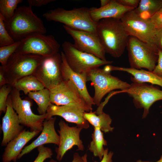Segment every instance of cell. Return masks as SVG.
Returning <instances> with one entry per match:
<instances>
[{"label":"cell","instance_id":"6da1fadb","mask_svg":"<svg viewBox=\"0 0 162 162\" xmlns=\"http://www.w3.org/2000/svg\"><path fill=\"white\" fill-rule=\"evenodd\" d=\"M96 33L106 53L115 58L122 55L129 35L120 19L106 18L100 20L97 22Z\"/></svg>","mask_w":162,"mask_h":162},{"label":"cell","instance_id":"277c9868","mask_svg":"<svg viewBox=\"0 0 162 162\" xmlns=\"http://www.w3.org/2000/svg\"><path fill=\"white\" fill-rule=\"evenodd\" d=\"M43 57L33 54L14 52L5 66H0L4 75L7 84L13 86L20 79L33 74Z\"/></svg>","mask_w":162,"mask_h":162},{"label":"cell","instance_id":"7bdbcfd3","mask_svg":"<svg viewBox=\"0 0 162 162\" xmlns=\"http://www.w3.org/2000/svg\"><path fill=\"white\" fill-rule=\"evenodd\" d=\"M136 162H150V161H142L141 160H137ZM157 162V161L156 162Z\"/></svg>","mask_w":162,"mask_h":162},{"label":"cell","instance_id":"3957f363","mask_svg":"<svg viewBox=\"0 0 162 162\" xmlns=\"http://www.w3.org/2000/svg\"><path fill=\"white\" fill-rule=\"evenodd\" d=\"M90 8L85 7L67 10L58 8L48 11L43 16L48 21H53L64 24L71 28L97 34V22L91 18Z\"/></svg>","mask_w":162,"mask_h":162},{"label":"cell","instance_id":"8d00e7d4","mask_svg":"<svg viewBox=\"0 0 162 162\" xmlns=\"http://www.w3.org/2000/svg\"><path fill=\"white\" fill-rule=\"evenodd\" d=\"M55 0H28L29 5L32 6L40 7L54 2Z\"/></svg>","mask_w":162,"mask_h":162},{"label":"cell","instance_id":"60d3db41","mask_svg":"<svg viewBox=\"0 0 162 162\" xmlns=\"http://www.w3.org/2000/svg\"><path fill=\"white\" fill-rule=\"evenodd\" d=\"M110 0H100V7L106 5L110 2Z\"/></svg>","mask_w":162,"mask_h":162},{"label":"cell","instance_id":"d6a6232c","mask_svg":"<svg viewBox=\"0 0 162 162\" xmlns=\"http://www.w3.org/2000/svg\"><path fill=\"white\" fill-rule=\"evenodd\" d=\"M152 23L158 29L162 28V7L149 19Z\"/></svg>","mask_w":162,"mask_h":162},{"label":"cell","instance_id":"d6986e66","mask_svg":"<svg viewBox=\"0 0 162 162\" xmlns=\"http://www.w3.org/2000/svg\"><path fill=\"white\" fill-rule=\"evenodd\" d=\"M56 119V117H54L45 120L43 122V129L40 135L30 144L23 148L17 159H20L35 148L44 144L52 143L58 146L59 136L57 133L55 128Z\"/></svg>","mask_w":162,"mask_h":162},{"label":"cell","instance_id":"ac0fdd59","mask_svg":"<svg viewBox=\"0 0 162 162\" xmlns=\"http://www.w3.org/2000/svg\"><path fill=\"white\" fill-rule=\"evenodd\" d=\"M62 58L61 71L63 80H70L74 84L88 106L92 108L95 105L93 98L88 93L86 86L87 74H79L73 71L68 65L63 52H61Z\"/></svg>","mask_w":162,"mask_h":162},{"label":"cell","instance_id":"b9f144b4","mask_svg":"<svg viewBox=\"0 0 162 162\" xmlns=\"http://www.w3.org/2000/svg\"><path fill=\"white\" fill-rule=\"evenodd\" d=\"M157 162H162V154L161 155L160 159L158 160L157 161Z\"/></svg>","mask_w":162,"mask_h":162},{"label":"cell","instance_id":"e575fe53","mask_svg":"<svg viewBox=\"0 0 162 162\" xmlns=\"http://www.w3.org/2000/svg\"><path fill=\"white\" fill-rule=\"evenodd\" d=\"M158 56L157 64L152 71L162 77V51L160 49L158 50Z\"/></svg>","mask_w":162,"mask_h":162},{"label":"cell","instance_id":"74e56055","mask_svg":"<svg viewBox=\"0 0 162 162\" xmlns=\"http://www.w3.org/2000/svg\"><path fill=\"white\" fill-rule=\"evenodd\" d=\"M156 40L158 49L162 51V28L158 30L156 35Z\"/></svg>","mask_w":162,"mask_h":162},{"label":"cell","instance_id":"4dcf8cb0","mask_svg":"<svg viewBox=\"0 0 162 162\" xmlns=\"http://www.w3.org/2000/svg\"><path fill=\"white\" fill-rule=\"evenodd\" d=\"M13 87L6 84L0 88V115L3 112L5 113L7 109V102Z\"/></svg>","mask_w":162,"mask_h":162},{"label":"cell","instance_id":"9a60e30c","mask_svg":"<svg viewBox=\"0 0 162 162\" xmlns=\"http://www.w3.org/2000/svg\"><path fill=\"white\" fill-rule=\"evenodd\" d=\"M58 125L59 130L58 131L59 134V142L55 151L57 160L61 161L66 153L74 146H76L77 150L81 151H83L84 148L80 136L82 128L77 125L70 127L62 120L58 122Z\"/></svg>","mask_w":162,"mask_h":162},{"label":"cell","instance_id":"5bb4252c","mask_svg":"<svg viewBox=\"0 0 162 162\" xmlns=\"http://www.w3.org/2000/svg\"><path fill=\"white\" fill-rule=\"evenodd\" d=\"M92 108L79 104H70L62 106H57L50 103L46 112L45 119L48 120L53 116H61L69 122L76 124L83 129L89 127V122L84 118L86 112L92 111Z\"/></svg>","mask_w":162,"mask_h":162},{"label":"cell","instance_id":"2e32d148","mask_svg":"<svg viewBox=\"0 0 162 162\" xmlns=\"http://www.w3.org/2000/svg\"><path fill=\"white\" fill-rule=\"evenodd\" d=\"M50 90V102L52 104L62 106L79 104L89 106L70 80H63L58 86Z\"/></svg>","mask_w":162,"mask_h":162},{"label":"cell","instance_id":"d4e9b609","mask_svg":"<svg viewBox=\"0 0 162 162\" xmlns=\"http://www.w3.org/2000/svg\"><path fill=\"white\" fill-rule=\"evenodd\" d=\"M162 7V0H140L134 11L141 17L149 19Z\"/></svg>","mask_w":162,"mask_h":162},{"label":"cell","instance_id":"f546056e","mask_svg":"<svg viewBox=\"0 0 162 162\" xmlns=\"http://www.w3.org/2000/svg\"><path fill=\"white\" fill-rule=\"evenodd\" d=\"M15 42L7 30L4 19L0 14V47L12 44Z\"/></svg>","mask_w":162,"mask_h":162},{"label":"cell","instance_id":"7a4b0ae2","mask_svg":"<svg viewBox=\"0 0 162 162\" xmlns=\"http://www.w3.org/2000/svg\"><path fill=\"white\" fill-rule=\"evenodd\" d=\"M4 23L7 30L15 41L33 34H44L46 32L42 21L29 5L18 7L13 16Z\"/></svg>","mask_w":162,"mask_h":162},{"label":"cell","instance_id":"ffe728a7","mask_svg":"<svg viewBox=\"0 0 162 162\" xmlns=\"http://www.w3.org/2000/svg\"><path fill=\"white\" fill-rule=\"evenodd\" d=\"M40 132L23 130L16 137L9 142L5 148L2 155L3 162H16L18 156L24 147Z\"/></svg>","mask_w":162,"mask_h":162},{"label":"cell","instance_id":"e0dca14e","mask_svg":"<svg viewBox=\"0 0 162 162\" xmlns=\"http://www.w3.org/2000/svg\"><path fill=\"white\" fill-rule=\"evenodd\" d=\"M2 122L1 129L3 136L1 145L3 146H6L23 130L18 115L13 107L10 94L7 99L6 110Z\"/></svg>","mask_w":162,"mask_h":162},{"label":"cell","instance_id":"ba28073f","mask_svg":"<svg viewBox=\"0 0 162 162\" xmlns=\"http://www.w3.org/2000/svg\"><path fill=\"white\" fill-rule=\"evenodd\" d=\"M62 46L68 65L78 73L87 74L92 69L113 62L103 60L94 55L81 51L69 41L64 42Z\"/></svg>","mask_w":162,"mask_h":162},{"label":"cell","instance_id":"52a82bcc","mask_svg":"<svg viewBox=\"0 0 162 162\" xmlns=\"http://www.w3.org/2000/svg\"><path fill=\"white\" fill-rule=\"evenodd\" d=\"M87 80L92 82L94 89L93 97L94 105L99 106L104 97L108 93L116 89L122 91L129 88L130 84L111 74V72L99 68L87 73Z\"/></svg>","mask_w":162,"mask_h":162},{"label":"cell","instance_id":"484cf974","mask_svg":"<svg viewBox=\"0 0 162 162\" xmlns=\"http://www.w3.org/2000/svg\"><path fill=\"white\" fill-rule=\"evenodd\" d=\"M92 140L89 145L88 149L94 157H98L101 160L103 157L105 149L104 146L107 145L103 133L99 128H94L92 134Z\"/></svg>","mask_w":162,"mask_h":162},{"label":"cell","instance_id":"4fadbf2b","mask_svg":"<svg viewBox=\"0 0 162 162\" xmlns=\"http://www.w3.org/2000/svg\"><path fill=\"white\" fill-rule=\"evenodd\" d=\"M63 27L73 38L74 44L77 49L94 55L103 60H107L105 50L97 34L73 29L64 25Z\"/></svg>","mask_w":162,"mask_h":162},{"label":"cell","instance_id":"d590c367","mask_svg":"<svg viewBox=\"0 0 162 162\" xmlns=\"http://www.w3.org/2000/svg\"><path fill=\"white\" fill-rule=\"evenodd\" d=\"M121 4L131 7L134 9L136 8L139 4L140 0H116Z\"/></svg>","mask_w":162,"mask_h":162},{"label":"cell","instance_id":"1f68e13d","mask_svg":"<svg viewBox=\"0 0 162 162\" xmlns=\"http://www.w3.org/2000/svg\"><path fill=\"white\" fill-rule=\"evenodd\" d=\"M38 155L33 162H44L46 159L51 158L53 155L52 149L44 145L37 148Z\"/></svg>","mask_w":162,"mask_h":162},{"label":"cell","instance_id":"4316f807","mask_svg":"<svg viewBox=\"0 0 162 162\" xmlns=\"http://www.w3.org/2000/svg\"><path fill=\"white\" fill-rule=\"evenodd\" d=\"M28 98L34 100L38 106V111L40 115L46 113L47 109L51 103L50 90L46 88L29 92Z\"/></svg>","mask_w":162,"mask_h":162},{"label":"cell","instance_id":"cb8c5ba5","mask_svg":"<svg viewBox=\"0 0 162 162\" xmlns=\"http://www.w3.org/2000/svg\"><path fill=\"white\" fill-rule=\"evenodd\" d=\"M13 87L20 92H23L25 94L45 88L41 82L32 74L20 79L15 83Z\"/></svg>","mask_w":162,"mask_h":162},{"label":"cell","instance_id":"f1b7e54d","mask_svg":"<svg viewBox=\"0 0 162 162\" xmlns=\"http://www.w3.org/2000/svg\"><path fill=\"white\" fill-rule=\"evenodd\" d=\"M20 41H15L13 44L0 47V62L1 66H5L10 57L15 52L19 46Z\"/></svg>","mask_w":162,"mask_h":162},{"label":"cell","instance_id":"ab89813d","mask_svg":"<svg viewBox=\"0 0 162 162\" xmlns=\"http://www.w3.org/2000/svg\"><path fill=\"white\" fill-rule=\"evenodd\" d=\"M7 84L6 79L3 71L0 68V87Z\"/></svg>","mask_w":162,"mask_h":162},{"label":"cell","instance_id":"7402d4cb","mask_svg":"<svg viewBox=\"0 0 162 162\" xmlns=\"http://www.w3.org/2000/svg\"><path fill=\"white\" fill-rule=\"evenodd\" d=\"M106 70L111 72L118 70L126 72L131 74V81L137 82L150 83L162 87V77L154 73L152 71L142 69H137L131 68L107 65L104 67Z\"/></svg>","mask_w":162,"mask_h":162},{"label":"cell","instance_id":"83f0119b","mask_svg":"<svg viewBox=\"0 0 162 162\" xmlns=\"http://www.w3.org/2000/svg\"><path fill=\"white\" fill-rule=\"evenodd\" d=\"M22 2V0H0V14L4 18V22L13 16L18 5Z\"/></svg>","mask_w":162,"mask_h":162},{"label":"cell","instance_id":"8992f818","mask_svg":"<svg viewBox=\"0 0 162 162\" xmlns=\"http://www.w3.org/2000/svg\"><path fill=\"white\" fill-rule=\"evenodd\" d=\"M120 20L129 36L136 37L158 49L156 40L158 29L149 19L141 17L132 10L126 12Z\"/></svg>","mask_w":162,"mask_h":162},{"label":"cell","instance_id":"603a6c76","mask_svg":"<svg viewBox=\"0 0 162 162\" xmlns=\"http://www.w3.org/2000/svg\"><path fill=\"white\" fill-rule=\"evenodd\" d=\"M83 116L94 128H99L102 132H112L114 129V128L111 126L112 119L109 115L103 112L98 115L95 112H86Z\"/></svg>","mask_w":162,"mask_h":162},{"label":"cell","instance_id":"5b68a950","mask_svg":"<svg viewBox=\"0 0 162 162\" xmlns=\"http://www.w3.org/2000/svg\"><path fill=\"white\" fill-rule=\"evenodd\" d=\"M126 48L130 68L152 71L158 59V49L136 37L129 36Z\"/></svg>","mask_w":162,"mask_h":162},{"label":"cell","instance_id":"7c38bea8","mask_svg":"<svg viewBox=\"0 0 162 162\" xmlns=\"http://www.w3.org/2000/svg\"><path fill=\"white\" fill-rule=\"evenodd\" d=\"M62 58L58 52L53 55L44 57L32 75L49 90L63 80L61 71Z\"/></svg>","mask_w":162,"mask_h":162},{"label":"cell","instance_id":"8fae6325","mask_svg":"<svg viewBox=\"0 0 162 162\" xmlns=\"http://www.w3.org/2000/svg\"><path fill=\"white\" fill-rule=\"evenodd\" d=\"M20 92L13 87L10 93L13 107L17 113L21 125L29 128L30 131L41 132L46 114L37 115L32 111L31 99H22Z\"/></svg>","mask_w":162,"mask_h":162},{"label":"cell","instance_id":"30bf717a","mask_svg":"<svg viewBox=\"0 0 162 162\" xmlns=\"http://www.w3.org/2000/svg\"><path fill=\"white\" fill-rule=\"evenodd\" d=\"M127 89L117 92L126 93L133 98L137 108L143 109L142 118H145L149 113L150 107L155 102L162 100V90L159 87L146 83L133 82Z\"/></svg>","mask_w":162,"mask_h":162},{"label":"cell","instance_id":"836d02e7","mask_svg":"<svg viewBox=\"0 0 162 162\" xmlns=\"http://www.w3.org/2000/svg\"><path fill=\"white\" fill-rule=\"evenodd\" d=\"M113 154V153L112 151L108 152V149L106 148L105 149L104 155L102 159L100 162H112V157ZM82 158L84 162H88L87 160V154L85 153L82 156ZM94 162H98L95 161Z\"/></svg>","mask_w":162,"mask_h":162},{"label":"cell","instance_id":"f35d334b","mask_svg":"<svg viewBox=\"0 0 162 162\" xmlns=\"http://www.w3.org/2000/svg\"><path fill=\"white\" fill-rule=\"evenodd\" d=\"M47 162H57L56 161L51 159ZM71 162H84V161L79 154L77 152H75L73 155V159Z\"/></svg>","mask_w":162,"mask_h":162},{"label":"cell","instance_id":"44dd1931","mask_svg":"<svg viewBox=\"0 0 162 162\" xmlns=\"http://www.w3.org/2000/svg\"><path fill=\"white\" fill-rule=\"evenodd\" d=\"M134 9L133 8L121 4L116 0H110V2L105 6L98 8H90L89 13L92 19L98 22L104 19H120L126 12Z\"/></svg>","mask_w":162,"mask_h":162},{"label":"cell","instance_id":"9c48e42d","mask_svg":"<svg viewBox=\"0 0 162 162\" xmlns=\"http://www.w3.org/2000/svg\"><path fill=\"white\" fill-rule=\"evenodd\" d=\"M60 47L59 44L52 35L35 33L20 40L15 52L47 57L58 53Z\"/></svg>","mask_w":162,"mask_h":162}]
</instances>
